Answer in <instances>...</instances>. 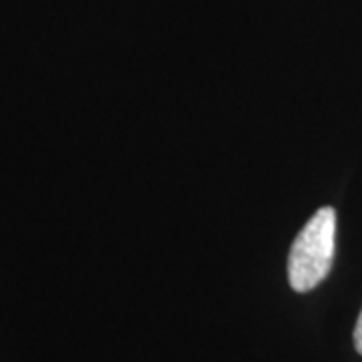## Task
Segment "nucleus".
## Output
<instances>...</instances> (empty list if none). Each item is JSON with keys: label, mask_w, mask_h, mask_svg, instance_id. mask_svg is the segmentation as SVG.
Masks as SVG:
<instances>
[{"label": "nucleus", "mask_w": 362, "mask_h": 362, "mask_svg": "<svg viewBox=\"0 0 362 362\" xmlns=\"http://www.w3.org/2000/svg\"><path fill=\"white\" fill-rule=\"evenodd\" d=\"M337 252V211L320 207L300 230L288 256V280L296 292H310L326 280Z\"/></svg>", "instance_id": "obj_1"}, {"label": "nucleus", "mask_w": 362, "mask_h": 362, "mask_svg": "<svg viewBox=\"0 0 362 362\" xmlns=\"http://www.w3.org/2000/svg\"><path fill=\"white\" fill-rule=\"evenodd\" d=\"M354 346L358 350V354H362V310L356 320V326H354Z\"/></svg>", "instance_id": "obj_2"}]
</instances>
